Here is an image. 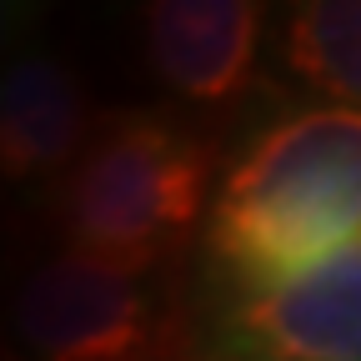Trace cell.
Returning a JSON list of instances; mask_svg holds the SVG:
<instances>
[{
	"instance_id": "cell-4",
	"label": "cell",
	"mask_w": 361,
	"mask_h": 361,
	"mask_svg": "<svg viewBox=\"0 0 361 361\" xmlns=\"http://www.w3.org/2000/svg\"><path fill=\"white\" fill-rule=\"evenodd\" d=\"M231 346L286 361H361V241L291 281L236 291Z\"/></svg>"
},
{
	"instance_id": "cell-2",
	"label": "cell",
	"mask_w": 361,
	"mask_h": 361,
	"mask_svg": "<svg viewBox=\"0 0 361 361\" xmlns=\"http://www.w3.org/2000/svg\"><path fill=\"white\" fill-rule=\"evenodd\" d=\"M211 151L151 111L96 121L85 156L61 180V226L71 251L146 276L206 216Z\"/></svg>"
},
{
	"instance_id": "cell-5",
	"label": "cell",
	"mask_w": 361,
	"mask_h": 361,
	"mask_svg": "<svg viewBox=\"0 0 361 361\" xmlns=\"http://www.w3.org/2000/svg\"><path fill=\"white\" fill-rule=\"evenodd\" d=\"M266 11L256 0H156L141 11L146 61L166 90L201 106L236 101L256 75Z\"/></svg>"
},
{
	"instance_id": "cell-9",
	"label": "cell",
	"mask_w": 361,
	"mask_h": 361,
	"mask_svg": "<svg viewBox=\"0 0 361 361\" xmlns=\"http://www.w3.org/2000/svg\"><path fill=\"white\" fill-rule=\"evenodd\" d=\"M221 361H286V356H271V351H246V346H231Z\"/></svg>"
},
{
	"instance_id": "cell-3",
	"label": "cell",
	"mask_w": 361,
	"mask_h": 361,
	"mask_svg": "<svg viewBox=\"0 0 361 361\" xmlns=\"http://www.w3.org/2000/svg\"><path fill=\"white\" fill-rule=\"evenodd\" d=\"M6 322L30 361H176V322L146 276L85 251L40 261Z\"/></svg>"
},
{
	"instance_id": "cell-8",
	"label": "cell",
	"mask_w": 361,
	"mask_h": 361,
	"mask_svg": "<svg viewBox=\"0 0 361 361\" xmlns=\"http://www.w3.org/2000/svg\"><path fill=\"white\" fill-rule=\"evenodd\" d=\"M30 25V11L16 6V0H0V56L11 51V45L20 40V30Z\"/></svg>"
},
{
	"instance_id": "cell-1",
	"label": "cell",
	"mask_w": 361,
	"mask_h": 361,
	"mask_svg": "<svg viewBox=\"0 0 361 361\" xmlns=\"http://www.w3.org/2000/svg\"><path fill=\"white\" fill-rule=\"evenodd\" d=\"M206 241L236 291L351 251L361 241V111L311 106L266 126L226 171Z\"/></svg>"
},
{
	"instance_id": "cell-7",
	"label": "cell",
	"mask_w": 361,
	"mask_h": 361,
	"mask_svg": "<svg viewBox=\"0 0 361 361\" xmlns=\"http://www.w3.org/2000/svg\"><path fill=\"white\" fill-rule=\"evenodd\" d=\"M281 61L296 80L361 111V0H306L286 11Z\"/></svg>"
},
{
	"instance_id": "cell-6",
	"label": "cell",
	"mask_w": 361,
	"mask_h": 361,
	"mask_svg": "<svg viewBox=\"0 0 361 361\" xmlns=\"http://www.w3.org/2000/svg\"><path fill=\"white\" fill-rule=\"evenodd\" d=\"M90 116L80 75L51 51H16L0 66V186L71 176L85 156Z\"/></svg>"
}]
</instances>
